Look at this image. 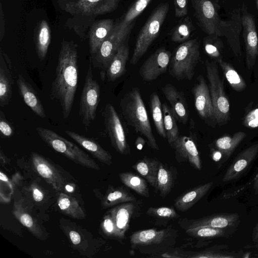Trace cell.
I'll return each mask as SVG.
<instances>
[{"label":"cell","instance_id":"1","mask_svg":"<svg viewBox=\"0 0 258 258\" xmlns=\"http://www.w3.org/2000/svg\"><path fill=\"white\" fill-rule=\"evenodd\" d=\"M78 60L77 45L73 41L63 39L51 86L50 98L59 103L64 119L70 114L77 89Z\"/></svg>","mask_w":258,"mask_h":258},{"label":"cell","instance_id":"2","mask_svg":"<svg viewBox=\"0 0 258 258\" xmlns=\"http://www.w3.org/2000/svg\"><path fill=\"white\" fill-rule=\"evenodd\" d=\"M121 113L126 124L144 136L149 146L158 150L159 148L152 132L148 113L139 89L134 88L120 101Z\"/></svg>","mask_w":258,"mask_h":258},{"label":"cell","instance_id":"3","mask_svg":"<svg viewBox=\"0 0 258 258\" xmlns=\"http://www.w3.org/2000/svg\"><path fill=\"white\" fill-rule=\"evenodd\" d=\"M200 60V43L197 39L188 40L178 45L171 57L169 72L177 80H191Z\"/></svg>","mask_w":258,"mask_h":258},{"label":"cell","instance_id":"4","mask_svg":"<svg viewBox=\"0 0 258 258\" xmlns=\"http://www.w3.org/2000/svg\"><path fill=\"white\" fill-rule=\"evenodd\" d=\"M169 9L168 2L159 5L153 11L139 32L130 60L136 64L145 54L159 34Z\"/></svg>","mask_w":258,"mask_h":258},{"label":"cell","instance_id":"5","mask_svg":"<svg viewBox=\"0 0 258 258\" xmlns=\"http://www.w3.org/2000/svg\"><path fill=\"white\" fill-rule=\"evenodd\" d=\"M36 130L40 138L55 151L76 163L92 169L100 170L97 163L75 144L50 129L37 127Z\"/></svg>","mask_w":258,"mask_h":258},{"label":"cell","instance_id":"6","mask_svg":"<svg viewBox=\"0 0 258 258\" xmlns=\"http://www.w3.org/2000/svg\"><path fill=\"white\" fill-rule=\"evenodd\" d=\"M205 67L217 123L223 125L227 123L229 118V101L224 92L223 82L219 75L217 62L215 60H206Z\"/></svg>","mask_w":258,"mask_h":258},{"label":"cell","instance_id":"7","mask_svg":"<svg viewBox=\"0 0 258 258\" xmlns=\"http://www.w3.org/2000/svg\"><path fill=\"white\" fill-rule=\"evenodd\" d=\"M100 96V86L94 78L91 60L90 59L80 97L79 110V115L86 130L95 118Z\"/></svg>","mask_w":258,"mask_h":258},{"label":"cell","instance_id":"8","mask_svg":"<svg viewBox=\"0 0 258 258\" xmlns=\"http://www.w3.org/2000/svg\"><path fill=\"white\" fill-rule=\"evenodd\" d=\"M103 115L105 131L113 148L121 154L130 153L129 146L120 119L113 105L107 104Z\"/></svg>","mask_w":258,"mask_h":258},{"label":"cell","instance_id":"9","mask_svg":"<svg viewBox=\"0 0 258 258\" xmlns=\"http://www.w3.org/2000/svg\"><path fill=\"white\" fill-rule=\"evenodd\" d=\"M60 227L75 248L87 257H92L98 250L100 241H93L92 237H87L85 230L70 220L61 219Z\"/></svg>","mask_w":258,"mask_h":258},{"label":"cell","instance_id":"10","mask_svg":"<svg viewBox=\"0 0 258 258\" xmlns=\"http://www.w3.org/2000/svg\"><path fill=\"white\" fill-rule=\"evenodd\" d=\"M196 17L208 35L220 36L221 19L215 4L210 0H190Z\"/></svg>","mask_w":258,"mask_h":258},{"label":"cell","instance_id":"11","mask_svg":"<svg viewBox=\"0 0 258 258\" xmlns=\"http://www.w3.org/2000/svg\"><path fill=\"white\" fill-rule=\"evenodd\" d=\"M192 92L194 97L195 108L206 122L214 126L217 123L209 87L205 78L198 77Z\"/></svg>","mask_w":258,"mask_h":258},{"label":"cell","instance_id":"12","mask_svg":"<svg viewBox=\"0 0 258 258\" xmlns=\"http://www.w3.org/2000/svg\"><path fill=\"white\" fill-rule=\"evenodd\" d=\"M243 36L245 46L246 65L248 70L254 66L258 56V36L255 19L245 5L241 9Z\"/></svg>","mask_w":258,"mask_h":258},{"label":"cell","instance_id":"13","mask_svg":"<svg viewBox=\"0 0 258 258\" xmlns=\"http://www.w3.org/2000/svg\"><path fill=\"white\" fill-rule=\"evenodd\" d=\"M171 57L170 52L164 47L157 49L143 62L139 69V75L144 81L156 79L165 73Z\"/></svg>","mask_w":258,"mask_h":258},{"label":"cell","instance_id":"14","mask_svg":"<svg viewBox=\"0 0 258 258\" xmlns=\"http://www.w3.org/2000/svg\"><path fill=\"white\" fill-rule=\"evenodd\" d=\"M242 18L240 9L234 10L230 18L227 20H221L220 36H224L234 54L236 56L241 55L240 34L242 29Z\"/></svg>","mask_w":258,"mask_h":258},{"label":"cell","instance_id":"15","mask_svg":"<svg viewBox=\"0 0 258 258\" xmlns=\"http://www.w3.org/2000/svg\"><path fill=\"white\" fill-rule=\"evenodd\" d=\"M31 159L36 172L56 191H61L65 188L64 179L47 159L36 152H32Z\"/></svg>","mask_w":258,"mask_h":258},{"label":"cell","instance_id":"16","mask_svg":"<svg viewBox=\"0 0 258 258\" xmlns=\"http://www.w3.org/2000/svg\"><path fill=\"white\" fill-rule=\"evenodd\" d=\"M176 119L182 124H186L189 117L188 105L182 92L170 84H166L161 89Z\"/></svg>","mask_w":258,"mask_h":258},{"label":"cell","instance_id":"17","mask_svg":"<svg viewBox=\"0 0 258 258\" xmlns=\"http://www.w3.org/2000/svg\"><path fill=\"white\" fill-rule=\"evenodd\" d=\"M258 154V143L244 149L235 158L225 173L223 181L227 182L238 177Z\"/></svg>","mask_w":258,"mask_h":258},{"label":"cell","instance_id":"18","mask_svg":"<svg viewBox=\"0 0 258 258\" xmlns=\"http://www.w3.org/2000/svg\"><path fill=\"white\" fill-rule=\"evenodd\" d=\"M115 23L111 19L95 21L88 31L89 45L91 57L98 51L104 40L110 35Z\"/></svg>","mask_w":258,"mask_h":258},{"label":"cell","instance_id":"19","mask_svg":"<svg viewBox=\"0 0 258 258\" xmlns=\"http://www.w3.org/2000/svg\"><path fill=\"white\" fill-rule=\"evenodd\" d=\"M239 216L236 213H222L212 215L197 219L187 220L186 229L199 226L214 228H227L234 226L239 222Z\"/></svg>","mask_w":258,"mask_h":258},{"label":"cell","instance_id":"20","mask_svg":"<svg viewBox=\"0 0 258 258\" xmlns=\"http://www.w3.org/2000/svg\"><path fill=\"white\" fill-rule=\"evenodd\" d=\"M65 133L99 161L108 165L112 164V157L110 153L94 140L69 130H66Z\"/></svg>","mask_w":258,"mask_h":258},{"label":"cell","instance_id":"21","mask_svg":"<svg viewBox=\"0 0 258 258\" xmlns=\"http://www.w3.org/2000/svg\"><path fill=\"white\" fill-rule=\"evenodd\" d=\"M17 84L20 94L26 104L35 114L42 118H45L46 113L41 100L31 85L22 75L18 76Z\"/></svg>","mask_w":258,"mask_h":258},{"label":"cell","instance_id":"22","mask_svg":"<svg viewBox=\"0 0 258 258\" xmlns=\"http://www.w3.org/2000/svg\"><path fill=\"white\" fill-rule=\"evenodd\" d=\"M172 148L175 149L177 155L187 160L197 169H201L199 153L195 142L191 138L180 136Z\"/></svg>","mask_w":258,"mask_h":258},{"label":"cell","instance_id":"23","mask_svg":"<svg viewBox=\"0 0 258 258\" xmlns=\"http://www.w3.org/2000/svg\"><path fill=\"white\" fill-rule=\"evenodd\" d=\"M152 0H137L128 10L123 18L115 23L113 30L120 35L128 36L134 21L146 8Z\"/></svg>","mask_w":258,"mask_h":258},{"label":"cell","instance_id":"24","mask_svg":"<svg viewBox=\"0 0 258 258\" xmlns=\"http://www.w3.org/2000/svg\"><path fill=\"white\" fill-rule=\"evenodd\" d=\"M1 50L0 54V106L7 105L12 96L14 79L11 64H8Z\"/></svg>","mask_w":258,"mask_h":258},{"label":"cell","instance_id":"25","mask_svg":"<svg viewBox=\"0 0 258 258\" xmlns=\"http://www.w3.org/2000/svg\"><path fill=\"white\" fill-rule=\"evenodd\" d=\"M135 206L131 202L117 206L109 211L114 221L118 238H123L128 230Z\"/></svg>","mask_w":258,"mask_h":258},{"label":"cell","instance_id":"26","mask_svg":"<svg viewBox=\"0 0 258 258\" xmlns=\"http://www.w3.org/2000/svg\"><path fill=\"white\" fill-rule=\"evenodd\" d=\"M128 57L129 48L124 42L118 48L106 70V77L108 81H115L124 74Z\"/></svg>","mask_w":258,"mask_h":258},{"label":"cell","instance_id":"27","mask_svg":"<svg viewBox=\"0 0 258 258\" xmlns=\"http://www.w3.org/2000/svg\"><path fill=\"white\" fill-rule=\"evenodd\" d=\"M13 212L16 218L35 236L44 239V234L41 226L36 219L25 210L22 200L15 201Z\"/></svg>","mask_w":258,"mask_h":258},{"label":"cell","instance_id":"28","mask_svg":"<svg viewBox=\"0 0 258 258\" xmlns=\"http://www.w3.org/2000/svg\"><path fill=\"white\" fill-rule=\"evenodd\" d=\"M213 184L212 181L209 182L183 194L176 200L174 206L181 212L188 210L207 193Z\"/></svg>","mask_w":258,"mask_h":258},{"label":"cell","instance_id":"29","mask_svg":"<svg viewBox=\"0 0 258 258\" xmlns=\"http://www.w3.org/2000/svg\"><path fill=\"white\" fill-rule=\"evenodd\" d=\"M57 203L64 215L76 219L85 218V212L75 198L60 191L57 197Z\"/></svg>","mask_w":258,"mask_h":258},{"label":"cell","instance_id":"30","mask_svg":"<svg viewBox=\"0 0 258 258\" xmlns=\"http://www.w3.org/2000/svg\"><path fill=\"white\" fill-rule=\"evenodd\" d=\"M50 29L47 21L41 20L38 25L35 36L36 50L40 60L46 57L50 43Z\"/></svg>","mask_w":258,"mask_h":258},{"label":"cell","instance_id":"31","mask_svg":"<svg viewBox=\"0 0 258 258\" xmlns=\"http://www.w3.org/2000/svg\"><path fill=\"white\" fill-rule=\"evenodd\" d=\"M166 235L164 230L150 229L138 231L130 237L131 243L135 245L159 244Z\"/></svg>","mask_w":258,"mask_h":258},{"label":"cell","instance_id":"32","mask_svg":"<svg viewBox=\"0 0 258 258\" xmlns=\"http://www.w3.org/2000/svg\"><path fill=\"white\" fill-rule=\"evenodd\" d=\"M159 166V164L156 160L145 158L137 162L133 167L152 186L157 188Z\"/></svg>","mask_w":258,"mask_h":258},{"label":"cell","instance_id":"33","mask_svg":"<svg viewBox=\"0 0 258 258\" xmlns=\"http://www.w3.org/2000/svg\"><path fill=\"white\" fill-rule=\"evenodd\" d=\"M246 136V134L242 132H236L231 136H223L216 141V147L222 153L224 159H226L230 156Z\"/></svg>","mask_w":258,"mask_h":258},{"label":"cell","instance_id":"34","mask_svg":"<svg viewBox=\"0 0 258 258\" xmlns=\"http://www.w3.org/2000/svg\"><path fill=\"white\" fill-rule=\"evenodd\" d=\"M164 116V126L166 138L172 148L175 142L180 137L179 132L176 123V118L171 108L165 102L162 105Z\"/></svg>","mask_w":258,"mask_h":258},{"label":"cell","instance_id":"35","mask_svg":"<svg viewBox=\"0 0 258 258\" xmlns=\"http://www.w3.org/2000/svg\"><path fill=\"white\" fill-rule=\"evenodd\" d=\"M217 62L220 66L224 76L233 90L241 92L245 89V82L230 63L224 61L222 58L218 60Z\"/></svg>","mask_w":258,"mask_h":258},{"label":"cell","instance_id":"36","mask_svg":"<svg viewBox=\"0 0 258 258\" xmlns=\"http://www.w3.org/2000/svg\"><path fill=\"white\" fill-rule=\"evenodd\" d=\"M150 105L153 120L157 132L160 136L166 138L162 106L160 98L155 92L152 93L150 96Z\"/></svg>","mask_w":258,"mask_h":258},{"label":"cell","instance_id":"37","mask_svg":"<svg viewBox=\"0 0 258 258\" xmlns=\"http://www.w3.org/2000/svg\"><path fill=\"white\" fill-rule=\"evenodd\" d=\"M135 197L123 188L109 190L105 195L102 202L104 208H108L122 203L135 202Z\"/></svg>","mask_w":258,"mask_h":258},{"label":"cell","instance_id":"38","mask_svg":"<svg viewBox=\"0 0 258 258\" xmlns=\"http://www.w3.org/2000/svg\"><path fill=\"white\" fill-rule=\"evenodd\" d=\"M122 182L138 194L145 197H149V188L146 181L132 172H123L119 174Z\"/></svg>","mask_w":258,"mask_h":258},{"label":"cell","instance_id":"39","mask_svg":"<svg viewBox=\"0 0 258 258\" xmlns=\"http://www.w3.org/2000/svg\"><path fill=\"white\" fill-rule=\"evenodd\" d=\"M194 29L191 20L188 16L185 17L171 30V39L176 43L185 42L190 37Z\"/></svg>","mask_w":258,"mask_h":258},{"label":"cell","instance_id":"40","mask_svg":"<svg viewBox=\"0 0 258 258\" xmlns=\"http://www.w3.org/2000/svg\"><path fill=\"white\" fill-rule=\"evenodd\" d=\"M230 227L214 228L208 226H199L186 229V233L192 237L203 238H213L228 237Z\"/></svg>","mask_w":258,"mask_h":258},{"label":"cell","instance_id":"41","mask_svg":"<svg viewBox=\"0 0 258 258\" xmlns=\"http://www.w3.org/2000/svg\"><path fill=\"white\" fill-rule=\"evenodd\" d=\"M219 36L208 35L203 40L204 49L207 55L216 62L222 58L223 45Z\"/></svg>","mask_w":258,"mask_h":258},{"label":"cell","instance_id":"42","mask_svg":"<svg viewBox=\"0 0 258 258\" xmlns=\"http://www.w3.org/2000/svg\"><path fill=\"white\" fill-rule=\"evenodd\" d=\"M172 185V177L170 172L162 164L159 166L157 175V187L161 195L164 197L170 191Z\"/></svg>","mask_w":258,"mask_h":258},{"label":"cell","instance_id":"43","mask_svg":"<svg viewBox=\"0 0 258 258\" xmlns=\"http://www.w3.org/2000/svg\"><path fill=\"white\" fill-rule=\"evenodd\" d=\"M101 227L103 232L107 236L111 237L118 238L114 221L109 211L103 217L101 223Z\"/></svg>","mask_w":258,"mask_h":258},{"label":"cell","instance_id":"44","mask_svg":"<svg viewBox=\"0 0 258 258\" xmlns=\"http://www.w3.org/2000/svg\"><path fill=\"white\" fill-rule=\"evenodd\" d=\"M148 215L164 218H176L178 215L176 211L169 207H150L147 211Z\"/></svg>","mask_w":258,"mask_h":258},{"label":"cell","instance_id":"45","mask_svg":"<svg viewBox=\"0 0 258 258\" xmlns=\"http://www.w3.org/2000/svg\"><path fill=\"white\" fill-rule=\"evenodd\" d=\"M14 134L13 126L7 120L5 113L0 111V135L2 138H10Z\"/></svg>","mask_w":258,"mask_h":258},{"label":"cell","instance_id":"46","mask_svg":"<svg viewBox=\"0 0 258 258\" xmlns=\"http://www.w3.org/2000/svg\"><path fill=\"white\" fill-rule=\"evenodd\" d=\"M237 253L234 252L220 251L216 250H209L204 251L201 253L194 256V257H210V258H223V257H236L238 256Z\"/></svg>","mask_w":258,"mask_h":258},{"label":"cell","instance_id":"47","mask_svg":"<svg viewBox=\"0 0 258 258\" xmlns=\"http://www.w3.org/2000/svg\"><path fill=\"white\" fill-rule=\"evenodd\" d=\"M243 123L248 128L258 127V108H254L247 113L244 118Z\"/></svg>","mask_w":258,"mask_h":258},{"label":"cell","instance_id":"48","mask_svg":"<svg viewBox=\"0 0 258 258\" xmlns=\"http://www.w3.org/2000/svg\"><path fill=\"white\" fill-rule=\"evenodd\" d=\"M188 0H174L175 15L181 18L187 14Z\"/></svg>","mask_w":258,"mask_h":258},{"label":"cell","instance_id":"49","mask_svg":"<svg viewBox=\"0 0 258 258\" xmlns=\"http://www.w3.org/2000/svg\"><path fill=\"white\" fill-rule=\"evenodd\" d=\"M32 197L35 201L40 202L44 199V194L36 186L34 185L31 188Z\"/></svg>","mask_w":258,"mask_h":258},{"label":"cell","instance_id":"50","mask_svg":"<svg viewBox=\"0 0 258 258\" xmlns=\"http://www.w3.org/2000/svg\"><path fill=\"white\" fill-rule=\"evenodd\" d=\"M146 143L145 140L141 137H138L135 142V145L137 148L141 150L144 147Z\"/></svg>","mask_w":258,"mask_h":258},{"label":"cell","instance_id":"51","mask_svg":"<svg viewBox=\"0 0 258 258\" xmlns=\"http://www.w3.org/2000/svg\"><path fill=\"white\" fill-rule=\"evenodd\" d=\"M222 157V154L219 150H214L212 152L213 159L215 161H219Z\"/></svg>","mask_w":258,"mask_h":258},{"label":"cell","instance_id":"52","mask_svg":"<svg viewBox=\"0 0 258 258\" xmlns=\"http://www.w3.org/2000/svg\"><path fill=\"white\" fill-rule=\"evenodd\" d=\"M252 239L254 242L258 243V224L253 229Z\"/></svg>","mask_w":258,"mask_h":258},{"label":"cell","instance_id":"53","mask_svg":"<svg viewBox=\"0 0 258 258\" xmlns=\"http://www.w3.org/2000/svg\"><path fill=\"white\" fill-rule=\"evenodd\" d=\"M253 189L254 193L258 194V173L256 175L254 179Z\"/></svg>","mask_w":258,"mask_h":258},{"label":"cell","instance_id":"54","mask_svg":"<svg viewBox=\"0 0 258 258\" xmlns=\"http://www.w3.org/2000/svg\"><path fill=\"white\" fill-rule=\"evenodd\" d=\"M75 1H77V0H57V2H58L59 6H60L64 4H66V3H68L69 2H74Z\"/></svg>","mask_w":258,"mask_h":258},{"label":"cell","instance_id":"55","mask_svg":"<svg viewBox=\"0 0 258 258\" xmlns=\"http://www.w3.org/2000/svg\"><path fill=\"white\" fill-rule=\"evenodd\" d=\"M256 4H257V9H258V0H256Z\"/></svg>","mask_w":258,"mask_h":258},{"label":"cell","instance_id":"56","mask_svg":"<svg viewBox=\"0 0 258 258\" xmlns=\"http://www.w3.org/2000/svg\"><path fill=\"white\" fill-rule=\"evenodd\" d=\"M214 1H216V2H218V1H219L220 0H214Z\"/></svg>","mask_w":258,"mask_h":258}]
</instances>
